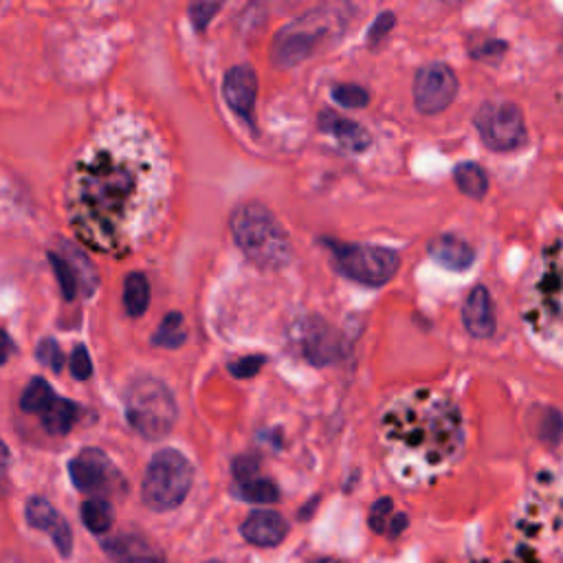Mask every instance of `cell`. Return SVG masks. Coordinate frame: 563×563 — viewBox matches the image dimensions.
I'll return each mask as SVG.
<instances>
[{"label": "cell", "instance_id": "cell-1", "mask_svg": "<svg viewBox=\"0 0 563 563\" xmlns=\"http://www.w3.org/2000/svg\"><path fill=\"white\" fill-rule=\"evenodd\" d=\"M170 190L161 137L143 117L117 115L75 157L64 194L66 220L84 247L126 258L161 225Z\"/></svg>", "mask_w": 563, "mask_h": 563}, {"label": "cell", "instance_id": "cell-2", "mask_svg": "<svg viewBox=\"0 0 563 563\" xmlns=\"http://www.w3.org/2000/svg\"><path fill=\"white\" fill-rule=\"evenodd\" d=\"M379 432L392 476L407 487L443 476L465 447L460 407L432 388H416L392 399L381 414Z\"/></svg>", "mask_w": 563, "mask_h": 563}, {"label": "cell", "instance_id": "cell-3", "mask_svg": "<svg viewBox=\"0 0 563 563\" xmlns=\"http://www.w3.org/2000/svg\"><path fill=\"white\" fill-rule=\"evenodd\" d=\"M522 319L533 346L563 368V236L539 251L526 275Z\"/></svg>", "mask_w": 563, "mask_h": 563}, {"label": "cell", "instance_id": "cell-4", "mask_svg": "<svg viewBox=\"0 0 563 563\" xmlns=\"http://www.w3.org/2000/svg\"><path fill=\"white\" fill-rule=\"evenodd\" d=\"M229 229L247 260L264 271L282 269L291 260V240L267 207L242 203L229 218Z\"/></svg>", "mask_w": 563, "mask_h": 563}, {"label": "cell", "instance_id": "cell-5", "mask_svg": "<svg viewBox=\"0 0 563 563\" xmlns=\"http://www.w3.org/2000/svg\"><path fill=\"white\" fill-rule=\"evenodd\" d=\"M126 416L137 434L159 440L172 432L176 423V401L168 385L152 377H139L128 385Z\"/></svg>", "mask_w": 563, "mask_h": 563}, {"label": "cell", "instance_id": "cell-6", "mask_svg": "<svg viewBox=\"0 0 563 563\" xmlns=\"http://www.w3.org/2000/svg\"><path fill=\"white\" fill-rule=\"evenodd\" d=\"M194 482V467L181 451L172 447L161 449L159 454H154L150 465L146 469V478H143L141 495L148 509L165 513L174 511L176 506H181L187 498V493L192 489Z\"/></svg>", "mask_w": 563, "mask_h": 563}, {"label": "cell", "instance_id": "cell-7", "mask_svg": "<svg viewBox=\"0 0 563 563\" xmlns=\"http://www.w3.org/2000/svg\"><path fill=\"white\" fill-rule=\"evenodd\" d=\"M328 247L333 251L337 271L359 284H388L401 267L399 253L381 245H344V242H328Z\"/></svg>", "mask_w": 563, "mask_h": 563}, {"label": "cell", "instance_id": "cell-8", "mask_svg": "<svg viewBox=\"0 0 563 563\" xmlns=\"http://www.w3.org/2000/svg\"><path fill=\"white\" fill-rule=\"evenodd\" d=\"M476 128L491 150L506 152L524 141L522 110L511 102H487L476 115Z\"/></svg>", "mask_w": 563, "mask_h": 563}, {"label": "cell", "instance_id": "cell-9", "mask_svg": "<svg viewBox=\"0 0 563 563\" xmlns=\"http://www.w3.org/2000/svg\"><path fill=\"white\" fill-rule=\"evenodd\" d=\"M458 95V77L451 66L443 62L425 64L416 73L414 102L425 115H436L445 110Z\"/></svg>", "mask_w": 563, "mask_h": 563}, {"label": "cell", "instance_id": "cell-10", "mask_svg": "<svg viewBox=\"0 0 563 563\" xmlns=\"http://www.w3.org/2000/svg\"><path fill=\"white\" fill-rule=\"evenodd\" d=\"M319 40L317 29H308L304 22H293L286 29H282L273 44V60L282 69H291V66L304 62L308 55L313 53L315 44Z\"/></svg>", "mask_w": 563, "mask_h": 563}, {"label": "cell", "instance_id": "cell-11", "mask_svg": "<svg viewBox=\"0 0 563 563\" xmlns=\"http://www.w3.org/2000/svg\"><path fill=\"white\" fill-rule=\"evenodd\" d=\"M69 473L77 489L91 493L104 489L108 480L115 476V469L110 465L108 456L99 449H84L82 454L71 460Z\"/></svg>", "mask_w": 563, "mask_h": 563}, {"label": "cell", "instance_id": "cell-12", "mask_svg": "<svg viewBox=\"0 0 563 563\" xmlns=\"http://www.w3.org/2000/svg\"><path fill=\"white\" fill-rule=\"evenodd\" d=\"M27 522L38 528V531H44L51 539L53 544L58 546L62 557H69L73 550V535L71 528L66 524L64 517L53 509V506L44 500V498H31L27 504Z\"/></svg>", "mask_w": 563, "mask_h": 563}, {"label": "cell", "instance_id": "cell-13", "mask_svg": "<svg viewBox=\"0 0 563 563\" xmlns=\"http://www.w3.org/2000/svg\"><path fill=\"white\" fill-rule=\"evenodd\" d=\"M223 93L227 104L231 106V110H236L238 115L247 117L251 115L253 104H256L258 97V75L251 66H234L229 69L225 75V84H223Z\"/></svg>", "mask_w": 563, "mask_h": 563}, {"label": "cell", "instance_id": "cell-14", "mask_svg": "<svg viewBox=\"0 0 563 563\" xmlns=\"http://www.w3.org/2000/svg\"><path fill=\"white\" fill-rule=\"evenodd\" d=\"M240 531L249 544L269 548L282 542L286 533H289V524L275 511H256L247 517Z\"/></svg>", "mask_w": 563, "mask_h": 563}, {"label": "cell", "instance_id": "cell-15", "mask_svg": "<svg viewBox=\"0 0 563 563\" xmlns=\"http://www.w3.org/2000/svg\"><path fill=\"white\" fill-rule=\"evenodd\" d=\"M462 322L467 330L478 339H487L495 333V311L489 291L484 286H476L462 306Z\"/></svg>", "mask_w": 563, "mask_h": 563}, {"label": "cell", "instance_id": "cell-16", "mask_svg": "<svg viewBox=\"0 0 563 563\" xmlns=\"http://www.w3.org/2000/svg\"><path fill=\"white\" fill-rule=\"evenodd\" d=\"M302 348L304 355L311 359L317 366H326V363L337 359L339 352V341L333 330H330L324 322L313 319L302 328Z\"/></svg>", "mask_w": 563, "mask_h": 563}, {"label": "cell", "instance_id": "cell-17", "mask_svg": "<svg viewBox=\"0 0 563 563\" xmlns=\"http://www.w3.org/2000/svg\"><path fill=\"white\" fill-rule=\"evenodd\" d=\"M319 128L333 135L350 152H363L370 146V132L359 121L328 113V110L319 117Z\"/></svg>", "mask_w": 563, "mask_h": 563}, {"label": "cell", "instance_id": "cell-18", "mask_svg": "<svg viewBox=\"0 0 563 563\" xmlns=\"http://www.w3.org/2000/svg\"><path fill=\"white\" fill-rule=\"evenodd\" d=\"M427 251L440 267L451 271H467L473 264V258H476V253H473L467 242L456 236H438L436 240L429 242Z\"/></svg>", "mask_w": 563, "mask_h": 563}, {"label": "cell", "instance_id": "cell-19", "mask_svg": "<svg viewBox=\"0 0 563 563\" xmlns=\"http://www.w3.org/2000/svg\"><path fill=\"white\" fill-rule=\"evenodd\" d=\"M77 416H80V407H77L73 401L60 399V396H55V401L40 414L42 427L53 436L69 434L77 421Z\"/></svg>", "mask_w": 563, "mask_h": 563}, {"label": "cell", "instance_id": "cell-20", "mask_svg": "<svg viewBox=\"0 0 563 563\" xmlns=\"http://www.w3.org/2000/svg\"><path fill=\"white\" fill-rule=\"evenodd\" d=\"M150 306V282L143 273H130L124 280V308L130 317H141Z\"/></svg>", "mask_w": 563, "mask_h": 563}, {"label": "cell", "instance_id": "cell-21", "mask_svg": "<svg viewBox=\"0 0 563 563\" xmlns=\"http://www.w3.org/2000/svg\"><path fill=\"white\" fill-rule=\"evenodd\" d=\"M82 522L88 531L95 535H104L110 531V526L115 522V511L108 500L104 498H91L82 504Z\"/></svg>", "mask_w": 563, "mask_h": 563}, {"label": "cell", "instance_id": "cell-22", "mask_svg": "<svg viewBox=\"0 0 563 563\" xmlns=\"http://www.w3.org/2000/svg\"><path fill=\"white\" fill-rule=\"evenodd\" d=\"M53 401H55V392L51 390V385L38 377L31 379L25 392H22L20 410L27 414H42Z\"/></svg>", "mask_w": 563, "mask_h": 563}, {"label": "cell", "instance_id": "cell-23", "mask_svg": "<svg viewBox=\"0 0 563 563\" xmlns=\"http://www.w3.org/2000/svg\"><path fill=\"white\" fill-rule=\"evenodd\" d=\"M187 339V328H185V319L181 313H168L163 317V322L159 324L157 333H154V344L163 346V348H179L185 344Z\"/></svg>", "mask_w": 563, "mask_h": 563}, {"label": "cell", "instance_id": "cell-24", "mask_svg": "<svg viewBox=\"0 0 563 563\" xmlns=\"http://www.w3.org/2000/svg\"><path fill=\"white\" fill-rule=\"evenodd\" d=\"M456 185L471 198H482L489 190L487 174L476 163H462L454 172Z\"/></svg>", "mask_w": 563, "mask_h": 563}, {"label": "cell", "instance_id": "cell-25", "mask_svg": "<svg viewBox=\"0 0 563 563\" xmlns=\"http://www.w3.org/2000/svg\"><path fill=\"white\" fill-rule=\"evenodd\" d=\"M108 548L113 550L115 557L126 559L130 563H157V557H154L146 548V544L139 542V539L119 537L115 542H110Z\"/></svg>", "mask_w": 563, "mask_h": 563}, {"label": "cell", "instance_id": "cell-26", "mask_svg": "<svg viewBox=\"0 0 563 563\" xmlns=\"http://www.w3.org/2000/svg\"><path fill=\"white\" fill-rule=\"evenodd\" d=\"M242 487V495L249 502H256V504H273L280 500V491L278 487L271 480H264V478H256L247 484H240Z\"/></svg>", "mask_w": 563, "mask_h": 563}, {"label": "cell", "instance_id": "cell-27", "mask_svg": "<svg viewBox=\"0 0 563 563\" xmlns=\"http://www.w3.org/2000/svg\"><path fill=\"white\" fill-rule=\"evenodd\" d=\"M333 99L346 108H363L370 102V93L355 84H339L333 88Z\"/></svg>", "mask_w": 563, "mask_h": 563}, {"label": "cell", "instance_id": "cell-28", "mask_svg": "<svg viewBox=\"0 0 563 563\" xmlns=\"http://www.w3.org/2000/svg\"><path fill=\"white\" fill-rule=\"evenodd\" d=\"M36 357L40 359V363L44 366L51 368L53 372H60L64 366V355H62V348L58 346V341L53 339H42L40 346L36 350Z\"/></svg>", "mask_w": 563, "mask_h": 563}, {"label": "cell", "instance_id": "cell-29", "mask_svg": "<svg viewBox=\"0 0 563 563\" xmlns=\"http://www.w3.org/2000/svg\"><path fill=\"white\" fill-rule=\"evenodd\" d=\"M392 500L390 498H381L379 502H374L372 511H370V526L374 533H383L385 528L390 524V515H392Z\"/></svg>", "mask_w": 563, "mask_h": 563}, {"label": "cell", "instance_id": "cell-30", "mask_svg": "<svg viewBox=\"0 0 563 563\" xmlns=\"http://www.w3.org/2000/svg\"><path fill=\"white\" fill-rule=\"evenodd\" d=\"M71 374L77 381H86L93 374V361L84 346H77L71 355Z\"/></svg>", "mask_w": 563, "mask_h": 563}, {"label": "cell", "instance_id": "cell-31", "mask_svg": "<svg viewBox=\"0 0 563 563\" xmlns=\"http://www.w3.org/2000/svg\"><path fill=\"white\" fill-rule=\"evenodd\" d=\"M223 9V5L216 3H194L190 7V16H192V25L198 29V31H205L209 22L214 20V16L218 14V11Z\"/></svg>", "mask_w": 563, "mask_h": 563}, {"label": "cell", "instance_id": "cell-32", "mask_svg": "<svg viewBox=\"0 0 563 563\" xmlns=\"http://www.w3.org/2000/svg\"><path fill=\"white\" fill-rule=\"evenodd\" d=\"M234 476L240 484H247L258 478V460L251 456H240L234 462Z\"/></svg>", "mask_w": 563, "mask_h": 563}, {"label": "cell", "instance_id": "cell-33", "mask_svg": "<svg viewBox=\"0 0 563 563\" xmlns=\"http://www.w3.org/2000/svg\"><path fill=\"white\" fill-rule=\"evenodd\" d=\"M262 363H264L262 357H242L234 363H229V370H231V374H234V377L247 379V377H253V374L260 372Z\"/></svg>", "mask_w": 563, "mask_h": 563}, {"label": "cell", "instance_id": "cell-34", "mask_svg": "<svg viewBox=\"0 0 563 563\" xmlns=\"http://www.w3.org/2000/svg\"><path fill=\"white\" fill-rule=\"evenodd\" d=\"M394 27V14H390V11H383V14L374 20V25L370 29V44H377L379 40H383L385 36H388L390 29Z\"/></svg>", "mask_w": 563, "mask_h": 563}, {"label": "cell", "instance_id": "cell-35", "mask_svg": "<svg viewBox=\"0 0 563 563\" xmlns=\"http://www.w3.org/2000/svg\"><path fill=\"white\" fill-rule=\"evenodd\" d=\"M407 526V517L405 515H396L394 520H392V526H390V535H401L403 528Z\"/></svg>", "mask_w": 563, "mask_h": 563}, {"label": "cell", "instance_id": "cell-36", "mask_svg": "<svg viewBox=\"0 0 563 563\" xmlns=\"http://www.w3.org/2000/svg\"><path fill=\"white\" fill-rule=\"evenodd\" d=\"M311 563H339V561H335V559H315Z\"/></svg>", "mask_w": 563, "mask_h": 563}, {"label": "cell", "instance_id": "cell-37", "mask_svg": "<svg viewBox=\"0 0 563 563\" xmlns=\"http://www.w3.org/2000/svg\"><path fill=\"white\" fill-rule=\"evenodd\" d=\"M209 563H218V561H209Z\"/></svg>", "mask_w": 563, "mask_h": 563}]
</instances>
